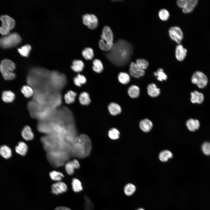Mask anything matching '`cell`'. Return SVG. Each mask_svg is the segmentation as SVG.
<instances>
[{
	"label": "cell",
	"mask_w": 210,
	"mask_h": 210,
	"mask_svg": "<svg viewBox=\"0 0 210 210\" xmlns=\"http://www.w3.org/2000/svg\"><path fill=\"white\" fill-rule=\"evenodd\" d=\"M132 52L133 47L130 43L119 39L113 43L111 49L105 55L115 65L122 66L128 61Z\"/></svg>",
	"instance_id": "1"
},
{
	"label": "cell",
	"mask_w": 210,
	"mask_h": 210,
	"mask_svg": "<svg viewBox=\"0 0 210 210\" xmlns=\"http://www.w3.org/2000/svg\"><path fill=\"white\" fill-rule=\"evenodd\" d=\"M72 150L77 157L83 158L90 154L92 148L90 139L86 135L81 134L76 136L73 141Z\"/></svg>",
	"instance_id": "2"
},
{
	"label": "cell",
	"mask_w": 210,
	"mask_h": 210,
	"mask_svg": "<svg viewBox=\"0 0 210 210\" xmlns=\"http://www.w3.org/2000/svg\"><path fill=\"white\" fill-rule=\"evenodd\" d=\"M113 35L110 28L108 26L104 27L101 35L102 39L99 41V46L101 49L108 51L112 48L113 43Z\"/></svg>",
	"instance_id": "3"
},
{
	"label": "cell",
	"mask_w": 210,
	"mask_h": 210,
	"mask_svg": "<svg viewBox=\"0 0 210 210\" xmlns=\"http://www.w3.org/2000/svg\"><path fill=\"white\" fill-rule=\"evenodd\" d=\"M15 68V65L12 61L7 59L3 60L0 64V71L4 79L11 80L15 77V74L13 71Z\"/></svg>",
	"instance_id": "4"
},
{
	"label": "cell",
	"mask_w": 210,
	"mask_h": 210,
	"mask_svg": "<svg viewBox=\"0 0 210 210\" xmlns=\"http://www.w3.org/2000/svg\"><path fill=\"white\" fill-rule=\"evenodd\" d=\"M21 40L18 33H13L0 38V47L4 48H11L19 44Z\"/></svg>",
	"instance_id": "5"
},
{
	"label": "cell",
	"mask_w": 210,
	"mask_h": 210,
	"mask_svg": "<svg viewBox=\"0 0 210 210\" xmlns=\"http://www.w3.org/2000/svg\"><path fill=\"white\" fill-rule=\"evenodd\" d=\"M191 81L199 88H203L206 85L208 79L207 76L203 72L197 71L192 74Z\"/></svg>",
	"instance_id": "6"
},
{
	"label": "cell",
	"mask_w": 210,
	"mask_h": 210,
	"mask_svg": "<svg viewBox=\"0 0 210 210\" xmlns=\"http://www.w3.org/2000/svg\"><path fill=\"white\" fill-rule=\"evenodd\" d=\"M197 3V0H179L177 1L178 6L181 8L183 12L186 13L192 12Z\"/></svg>",
	"instance_id": "7"
},
{
	"label": "cell",
	"mask_w": 210,
	"mask_h": 210,
	"mask_svg": "<svg viewBox=\"0 0 210 210\" xmlns=\"http://www.w3.org/2000/svg\"><path fill=\"white\" fill-rule=\"evenodd\" d=\"M169 36L171 39L179 44L183 37V34L181 28L177 26L170 27L168 31Z\"/></svg>",
	"instance_id": "8"
},
{
	"label": "cell",
	"mask_w": 210,
	"mask_h": 210,
	"mask_svg": "<svg viewBox=\"0 0 210 210\" xmlns=\"http://www.w3.org/2000/svg\"><path fill=\"white\" fill-rule=\"evenodd\" d=\"M83 22L91 29L96 28L98 25V21L96 17L92 14H87L83 16Z\"/></svg>",
	"instance_id": "9"
},
{
	"label": "cell",
	"mask_w": 210,
	"mask_h": 210,
	"mask_svg": "<svg viewBox=\"0 0 210 210\" xmlns=\"http://www.w3.org/2000/svg\"><path fill=\"white\" fill-rule=\"evenodd\" d=\"M51 192L55 195H58L67 191L68 188L64 182L57 181L52 184L51 186Z\"/></svg>",
	"instance_id": "10"
},
{
	"label": "cell",
	"mask_w": 210,
	"mask_h": 210,
	"mask_svg": "<svg viewBox=\"0 0 210 210\" xmlns=\"http://www.w3.org/2000/svg\"><path fill=\"white\" fill-rule=\"evenodd\" d=\"M0 20L2 22L1 27L9 31L12 29L14 27L15 22L14 20L6 15L1 16Z\"/></svg>",
	"instance_id": "11"
},
{
	"label": "cell",
	"mask_w": 210,
	"mask_h": 210,
	"mask_svg": "<svg viewBox=\"0 0 210 210\" xmlns=\"http://www.w3.org/2000/svg\"><path fill=\"white\" fill-rule=\"evenodd\" d=\"M129 73L132 77L139 78L144 75L145 71L139 67L136 63L132 62L130 65Z\"/></svg>",
	"instance_id": "12"
},
{
	"label": "cell",
	"mask_w": 210,
	"mask_h": 210,
	"mask_svg": "<svg viewBox=\"0 0 210 210\" xmlns=\"http://www.w3.org/2000/svg\"><path fill=\"white\" fill-rule=\"evenodd\" d=\"M80 165L78 161L76 159L68 162L65 165V168L67 173L69 175H72L75 169L80 167Z\"/></svg>",
	"instance_id": "13"
},
{
	"label": "cell",
	"mask_w": 210,
	"mask_h": 210,
	"mask_svg": "<svg viewBox=\"0 0 210 210\" xmlns=\"http://www.w3.org/2000/svg\"><path fill=\"white\" fill-rule=\"evenodd\" d=\"M187 50L179 44L177 46L175 50V56L177 59L180 61H183L186 55Z\"/></svg>",
	"instance_id": "14"
},
{
	"label": "cell",
	"mask_w": 210,
	"mask_h": 210,
	"mask_svg": "<svg viewBox=\"0 0 210 210\" xmlns=\"http://www.w3.org/2000/svg\"><path fill=\"white\" fill-rule=\"evenodd\" d=\"M107 108L110 114L113 116L119 115L122 112V108L120 106L115 102L110 103L108 105Z\"/></svg>",
	"instance_id": "15"
},
{
	"label": "cell",
	"mask_w": 210,
	"mask_h": 210,
	"mask_svg": "<svg viewBox=\"0 0 210 210\" xmlns=\"http://www.w3.org/2000/svg\"><path fill=\"white\" fill-rule=\"evenodd\" d=\"M190 94V101L192 103L201 104L203 102L204 97L202 93L195 90L192 92Z\"/></svg>",
	"instance_id": "16"
},
{
	"label": "cell",
	"mask_w": 210,
	"mask_h": 210,
	"mask_svg": "<svg viewBox=\"0 0 210 210\" xmlns=\"http://www.w3.org/2000/svg\"><path fill=\"white\" fill-rule=\"evenodd\" d=\"M186 125L189 130L194 132L198 130L200 127V123L197 119L190 118L186 123Z\"/></svg>",
	"instance_id": "17"
},
{
	"label": "cell",
	"mask_w": 210,
	"mask_h": 210,
	"mask_svg": "<svg viewBox=\"0 0 210 210\" xmlns=\"http://www.w3.org/2000/svg\"><path fill=\"white\" fill-rule=\"evenodd\" d=\"M151 121L148 119L141 120L139 123V126L141 130L145 132H149L153 127Z\"/></svg>",
	"instance_id": "18"
},
{
	"label": "cell",
	"mask_w": 210,
	"mask_h": 210,
	"mask_svg": "<svg viewBox=\"0 0 210 210\" xmlns=\"http://www.w3.org/2000/svg\"><path fill=\"white\" fill-rule=\"evenodd\" d=\"M79 100L80 103L83 106H88L91 102L90 97L88 93L84 91L81 93L79 97Z\"/></svg>",
	"instance_id": "19"
},
{
	"label": "cell",
	"mask_w": 210,
	"mask_h": 210,
	"mask_svg": "<svg viewBox=\"0 0 210 210\" xmlns=\"http://www.w3.org/2000/svg\"><path fill=\"white\" fill-rule=\"evenodd\" d=\"M21 134L23 138L27 141L32 140L34 138L33 133L29 126H26L24 127Z\"/></svg>",
	"instance_id": "20"
},
{
	"label": "cell",
	"mask_w": 210,
	"mask_h": 210,
	"mask_svg": "<svg viewBox=\"0 0 210 210\" xmlns=\"http://www.w3.org/2000/svg\"><path fill=\"white\" fill-rule=\"evenodd\" d=\"M15 97V94L11 91H4L2 93V99L6 103L12 102L14 100Z\"/></svg>",
	"instance_id": "21"
},
{
	"label": "cell",
	"mask_w": 210,
	"mask_h": 210,
	"mask_svg": "<svg viewBox=\"0 0 210 210\" xmlns=\"http://www.w3.org/2000/svg\"><path fill=\"white\" fill-rule=\"evenodd\" d=\"M127 92L130 97L132 98H136L139 96L140 89L137 86L132 85L128 88Z\"/></svg>",
	"instance_id": "22"
},
{
	"label": "cell",
	"mask_w": 210,
	"mask_h": 210,
	"mask_svg": "<svg viewBox=\"0 0 210 210\" xmlns=\"http://www.w3.org/2000/svg\"><path fill=\"white\" fill-rule=\"evenodd\" d=\"M148 94L152 97L158 96L160 93V89L158 88L155 84L152 83L148 85L147 87Z\"/></svg>",
	"instance_id": "23"
},
{
	"label": "cell",
	"mask_w": 210,
	"mask_h": 210,
	"mask_svg": "<svg viewBox=\"0 0 210 210\" xmlns=\"http://www.w3.org/2000/svg\"><path fill=\"white\" fill-rule=\"evenodd\" d=\"M84 67V64L82 60H76L73 61L71 68L74 72L79 73L83 71Z\"/></svg>",
	"instance_id": "24"
},
{
	"label": "cell",
	"mask_w": 210,
	"mask_h": 210,
	"mask_svg": "<svg viewBox=\"0 0 210 210\" xmlns=\"http://www.w3.org/2000/svg\"><path fill=\"white\" fill-rule=\"evenodd\" d=\"M118 79L119 82L124 85L128 84L130 80V75L127 73L124 72H121L119 74Z\"/></svg>",
	"instance_id": "25"
},
{
	"label": "cell",
	"mask_w": 210,
	"mask_h": 210,
	"mask_svg": "<svg viewBox=\"0 0 210 210\" xmlns=\"http://www.w3.org/2000/svg\"><path fill=\"white\" fill-rule=\"evenodd\" d=\"M92 69L94 72L99 74L102 73L104 69L103 64L101 61L98 59L94 60L92 62Z\"/></svg>",
	"instance_id": "26"
},
{
	"label": "cell",
	"mask_w": 210,
	"mask_h": 210,
	"mask_svg": "<svg viewBox=\"0 0 210 210\" xmlns=\"http://www.w3.org/2000/svg\"><path fill=\"white\" fill-rule=\"evenodd\" d=\"M27 149L28 147L26 144L22 141L19 142L15 148L16 152L22 156H24L26 154Z\"/></svg>",
	"instance_id": "27"
},
{
	"label": "cell",
	"mask_w": 210,
	"mask_h": 210,
	"mask_svg": "<svg viewBox=\"0 0 210 210\" xmlns=\"http://www.w3.org/2000/svg\"><path fill=\"white\" fill-rule=\"evenodd\" d=\"M74 84L78 87L81 86L82 85L86 83L87 79L85 76L83 74H78L73 79Z\"/></svg>",
	"instance_id": "28"
},
{
	"label": "cell",
	"mask_w": 210,
	"mask_h": 210,
	"mask_svg": "<svg viewBox=\"0 0 210 210\" xmlns=\"http://www.w3.org/2000/svg\"><path fill=\"white\" fill-rule=\"evenodd\" d=\"M77 93L72 90L68 91L64 96V98L66 103L67 104L72 103L75 101Z\"/></svg>",
	"instance_id": "29"
},
{
	"label": "cell",
	"mask_w": 210,
	"mask_h": 210,
	"mask_svg": "<svg viewBox=\"0 0 210 210\" xmlns=\"http://www.w3.org/2000/svg\"><path fill=\"white\" fill-rule=\"evenodd\" d=\"M0 155L5 159H8L11 156V150L7 146L3 145L0 148Z\"/></svg>",
	"instance_id": "30"
},
{
	"label": "cell",
	"mask_w": 210,
	"mask_h": 210,
	"mask_svg": "<svg viewBox=\"0 0 210 210\" xmlns=\"http://www.w3.org/2000/svg\"><path fill=\"white\" fill-rule=\"evenodd\" d=\"M71 185L72 189L75 192H79L83 189L81 182L77 178H74L73 179Z\"/></svg>",
	"instance_id": "31"
},
{
	"label": "cell",
	"mask_w": 210,
	"mask_h": 210,
	"mask_svg": "<svg viewBox=\"0 0 210 210\" xmlns=\"http://www.w3.org/2000/svg\"><path fill=\"white\" fill-rule=\"evenodd\" d=\"M159 158L163 162H166L169 159L172 158L173 155L171 151L168 150H164L161 152L159 154Z\"/></svg>",
	"instance_id": "32"
},
{
	"label": "cell",
	"mask_w": 210,
	"mask_h": 210,
	"mask_svg": "<svg viewBox=\"0 0 210 210\" xmlns=\"http://www.w3.org/2000/svg\"><path fill=\"white\" fill-rule=\"evenodd\" d=\"M136 190V187L133 184L128 183L124 187V191L125 194L127 196L132 195Z\"/></svg>",
	"instance_id": "33"
},
{
	"label": "cell",
	"mask_w": 210,
	"mask_h": 210,
	"mask_svg": "<svg viewBox=\"0 0 210 210\" xmlns=\"http://www.w3.org/2000/svg\"><path fill=\"white\" fill-rule=\"evenodd\" d=\"M49 176L52 180L57 182L61 181L64 177V175L62 173L56 171H53L50 172Z\"/></svg>",
	"instance_id": "34"
},
{
	"label": "cell",
	"mask_w": 210,
	"mask_h": 210,
	"mask_svg": "<svg viewBox=\"0 0 210 210\" xmlns=\"http://www.w3.org/2000/svg\"><path fill=\"white\" fill-rule=\"evenodd\" d=\"M31 49V46L29 44H26L18 48V51L20 54L23 56L27 57Z\"/></svg>",
	"instance_id": "35"
},
{
	"label": "cell",
	"mask_w": 210,
	"mask_h": 210,
	"mask_svg": "<svg viewBox=\"0 0 210 210\" xmlns=\"http://www.w3.org/2000/svg\"><path fill=\"white\" fill-rule=\"evenodd\" d=\"M82 54L84 57L87 60H92L94 55L93 50L90 48H85L82 51Z\"/></svg>",
	"instance_id": "36"
},
{
	"label": "cell",
	"mask_w": 210,
	"mask_h": 210,
	"mask_svg": "<svg viewBox=\"0 0 210 210\" xmlns=\"http://www.w3.org/2000/svg\"><path fill=\"white\" fill-rule=\"evenodd\" d=\"M21 92L24 96L27 98L31 97L33 94V90L32 88L28 85L23 86L21 89Z\"/></svg>",
	"instance_id": "37"
},
{
	"label": "cell",
	"mask_w": 210,
	"mask_h": 210,
	"mask_svg": "<svg viewBox=\"0 0 210 210\" xmlns=\"http://www.w3.org/2000/svg\"><path fill=\"white\" fill-rule=\"evenodd\" d=\"M154 74L155 76L157 77V79L160 81L166 80L167 78V75L162 68L159 69L157 72L154 73Z\"/></svg>",
	"instance_id": "38"
},
{
	"label": "cell",
	"mask_w": 210,
	"mask_h": 210,
	"mask_svg": "<svg viewBox=\"0 0 210 210\" xmlns=\"http://www.w3.org/2000/svg\"><path fill=\"white\" fill-rule=\"evenodd\" d=\"M136 63L139 67L144 70L147 68L148 65L147 61L143 59H137Z\"/></svg>",
	"instance_id": "39"
},
{
	"label": "cell",
	"mask_w": 210,
	"mask_h": 210,
	"mask_svg": "<svg viewBox=\"0 0 210 210\" xmlns=\"http://www.w3.org/2000/svg\"><path fill=\"white\" fill-rule=\"evenodd\" d=\"M158 15L161 20L165 21L168 19L169 17V13L166 9H162L159 11Z\"/></svg>",
	"instance_id": "40"
},
{
	"label": "cell",
	"mask_w": 210,
	"mask_h": 210,
	"mask_svg": "<svg viewBox=\"0 0 210 210\" xmlns=\"http://www.w3.org/2000/svg\"><path fill=\"white\" fill-rule=\"evenodd\" d=\"M108 135L111 139H117L119 137L120 132L117 129L112 128L109 131Z\"/></svg>",
	"instance_id": "41"
},
{
	"label": "cell",
	"mask_w": 210,
	"mask_h": 210,
	"mask_svg": "<svg viewBox=\"0 0 210 210\" xmlns=\"http://www.w3.org/2000/svg\"><path fill=\"white\" fill-rule=\"evenodd\" d=\"M202 151L203 153L206 155H210V142L206 141L204 142L201 146Z\"/></svg>",
	"instance_id": "42"
},
{
	"label": "cell",
	"mask_w": 210,
	"mask_h": 210,
	"mask_svg": "<svg viewBox=\"0 0 210 210\" xmlns=\"http://www.w3.org/2000/svg\"><path fill=\"white\" fill-rule=\"evenodd\" d=\"M84 207L85 210H93V204L87 196H85Z\"/></svg>",
	"instance_id": "43"
},
{
	"label": "cell",
	"mask_w": 210,
	"mask_h": 210,
	"mask_svg": "<svg viewBox=\"0 0 210 210\" xmlns=\"http://www.w3.org/2000/svg\"><path fill=\"white\" fill-rule=\"evenodd\" d=\"M0 33L4 35H7L9 34L10 31L4 29L1 26L0 27Z\"/></svg>",
	"instance_id": "44"
},
{
	"label": "cell",
	"mask_w": 210,
	"mask_h": 210,
	"mask_svg": "<svg viewBox=\"0 0 210 210\" xmlns=\"http://www.w3.org/2000/svg\"><path fill=\"white\" fill-rule=\"evenodd\" d=\"M54 210H71L69 208L64 206H59L56 207Z\"/></svg>",
	"instance_id": "45"
},
{
	"label": "cell",
	"mask_w": 210,
	"mask_h": 210,
	"mask_svg": "<svg viewBox=\"0 0 210 210\" xmlns=\"http://www.w3.org/2000/svg\"><path fill=\"white\" fill-rule=\"evenodd\" d=\"M136 210H145L143 208H139L137 209Z\"/></svg>",
	"instance_id": "46"
}]
</instances>
